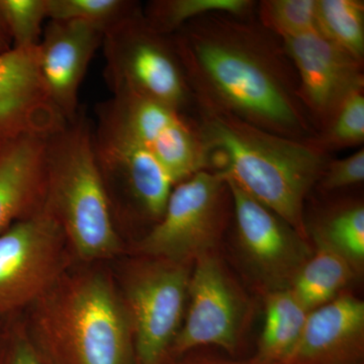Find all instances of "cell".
<instances>
[{"instance_id":"2e32d148","label":"cell","mask_w":364,"mask_h":364,"mask_svg":"<svg viewBox=\"0 0 364 364\" xmlns=\"http://www.w3.org/2000/svg\"><path fill=\"white\" fill-rule=\"evenodd\" d=\"M364 304L342 291L309 312L301 336L282 364H364Z\"/></svg>"},{"instance_id":"6da1fadb","label":"cell","mask_w":364,"mask_h":364,"mask_svg":"<svg viewBox=\"0 0 364 364\" xmlns=\"http://www.w3.org/2000/svg\"><path fill=\"white\" fill-rule=\"evenodd\" d=\"M193 100L298 141L317 132L282 43L250 16L210 14L169 36Z\"/></svg>"},{"instance_id":"4fadbf2b","label":"cell","mask_w":364,"mask_h":364,"mask_svg":"<svg viewBox=\"0 0 364 364\" xmlns=\"http://www.w3.org/2000/svg\"><path fill=\"white\" fill-rule=\"evenodd\" d=\"M224 178L231 193L237 240L246 260L272 291L287 289L312 254L308 241L238 184Z\"/></svg>"},{"instance_id":"5b68a950","label":"cell","mask_w":364,"mask_h":364,"mask_svg":"<svg viewBox=\"0 0 364 364\" xmlns=\"http://www.w3.org/2000/svg\"><path fill=\"white\" fill-rule=\"evenodd\" d=\"M102 46L112 90L134 91L182 112L193 104L169 36L152 30L142 9L105 31Z\"/></svg>"},{"instance_id":"d4e9b609","label":"cell","mask_w":364,"mask_h":364,"mask_svg":"<svg viewBox=\"0 0 364 364\" xmlns=\"http://www.w3.org/2000/svg\"><path fill=\"white\" fill-rule=\"evenodd\" d=\"M326 153L363 145L364 142V91L351 95L314 141Z\"/></svg>"},{"instance_id":"8fae6325","label":"cell","mask_w":364,"mask_h":364,"mask_svg":"<svg viewBox=\"0 0 364 364\" xmlns=\"http://www.w3.org/2000/svg\"><path fill=\"white\" fill-rule=\"evenodd\" d=\"M112 109L164 167L174 186L207 170L205 149L193 119L168 105L128 90H114Z\"/></svg>"},{"instance_id":"3957f363","label":"cell","mask_w":364,"mask_h":364,"mask_svg":"<svg viewBox=\"0 0 364 364\" xmlns=\"http://www.w3.org/2000/svg\"><path fill=\"white\" fill-rule=\"evenodd\" d=\"M44 207L83 259L107 258L119 249L114 213L93 152L92 126L82 112L46 141Z\"/></svg>"},{"instance_id":"52a82bcc","label":"cell","mask_w":364,"mask_h":364,"mask_svg":"<svg viewBox=\"0 0 364 364\" xmlns=\"http://www.w3.org/2000/svg\"><path fill=\"white\" fill-rule=\"evenodd\" d=\"M65 239L45 207L0 234V314L13 312L51 289Z\"/></svg>"},{"instance_id":"d6986e66","label":"cell","mask_w":364,"mask_h":364,"mask_svg":"<svg viewBox=\"0 0 364 364\" xmlns=\"http://www.w3.org/2000/svg\"><path fill=\"white\" fill-rule=\"evenodd\" d=\"M308 314L289 287L269 291L257 350L248 363H284L301 336Z\"/></svg>"},{"instance_id":"f546056e","label":"cell","mask_w":364,"mask_h":364,"mask_svg":"<svg viewBox=\"0 0 364 364\" xmlns=\"http://www.w3.org/2000/svg\"><path fill=\"white\" fill-rule=\"evenodd\" d=\"M11 49H13V42H11V35L0 13V54Z\"/></svg>"},{"instance_id":"603a6c76","label":"cell","mask_w":364,"mask_h":364,"mask_svg":"<svg viewBox=\"0 0 364 364\" xmlns=\"http://www.w3.org/2000/svg\"><path fill=\"white\" fill-rule=\"evenodd\" d=\"M46 6L48 20L82 21L102 33L140 9L126 0H46Z\"/></svg>"},{"instance_id":"5bb4252c","label":"cell","mask_w":364,"mask_h":364,"mask_svg":"<svg viewBox=\"0 0 364 364\" xmlns=\"http://www.w3.org/2000/svg\"><path fill=\"white\" fill-rule=\"evenodd\" d=\"M68 123L54 105L38 47L0 54V144L23 135L48 138Z\"/></svg>"},{"instance_id":"ffe728a7","label":"cell","mask_w":364,"mask_h":364,"mask_svg":"<svg viewBox=\"0 0 364 364\" xmlns=\"http://www.w3.org/2000/svg\"><path fill=\"white\" fill-rule=\"evenodd\" d=\"M256 6L252 0H154L146 4L142 14L152 30L170 36L188 21L207 14L250 16Z\"/></svg>"},{"instance_id":"e0dca14e","label":"cell","mask_w":364,"mask_h":364,"mask_svg":"<svg viewBox=\"0 0 364 364\" xmlns=\"http://www.w3.org/2000/svg\"><path fill=\"white\" fill-rule=\"evenodd\" d=\"M46 141L23 135L0 144V234L44 207Z\"/></svg>"},{"instance_id":"ba28073f","label":"cell","mask_w":364,"mask_h":364,"mask_svg":"<svg viewBox=\"0 0 364 364\" xmlns=\"http://www.w3.org/2000/svg\"><path fill=\"white\" fill-rule=\"evenodd\" d=\"M188 296L186 322L170 351L184 355L200 347L214 346L236 355L241 345L245 301L215 251L195 260Z\"/></svg>"},{"instance_id":"30bf717a","label":"cell","mask_w":364,"mask_h":364,"mask_svg":"<svg viewBox=\"0 0 364 364\" xmlns=\"http://www.w3.org/2000/svg\"><path fill=\"white\" fill-rule=\"evenodd\" d=\"M298 76V95L317 135L351 95L364 90L363 61L312 32L282 40Z\"/></svg>"},{"instance_id":"277c9868","label":"cell","mask_w":364,"mask_h":364,"mask_svg":"<svg viewBox=\"0 0 364 364\" xmlns=\"http://www.w3.org/2000/svg\"><path fill=\"white\" fill-rule=\"evenodd\" d=\"M66 289L46 309L41 331L65 344L77 364H126L130 318L107 280L92 275Z\"/></svg>"},{"instance_id":"f1b7e54d","label":"cell","mask_w":364,"mask_h":364,"mask_svg":"<svg viewBox=\"0 0 364 364\" xmlns=\"http://www.w3.org/2000/svg\"><path fill=\"white\" fill-rule=\"evenodd\" d=\"M186 364H249L248 361L233 360V359L225 358L223 356L205 352L203 354H195L189 358Z\"/></svg>"},{"instance_id":"8992f818","label":"cell","mask_w":364,"mask_h":364,"mask_svg":"<svg viewBox=\"0 0 364 364\" xmlns=\"http://www.w3.org/2000/svg\"><path fill=\"white\" fill-rule=\"evenodd\" d=\"M232 196L226 179L203 170L172 188L161 219L141 242L144 252L164 261L186 263L214 251Z\"/></svg>"},{"instance_id":"ac0fdd59","label":"cell","mask_w":364,"mask_h":364,"mask_svg":"<svg viewBox=\"0 0 364 364\" xmlns=\"http://www.w3.org/2000/svg\"><path fill=\"white\" fill-rule=\"evenodd\" d=\"M315 250L289 287L308 312L329 303L355 277V268L318 235L313 234Z\"/></svg>"},{"instance_id":"7a4b0ae2","label":"cell","mask_w":364,"mask_h":364,"mask_svg":"<svg viewBox=\"0 0 364 364\" xmlns=\"http://www.w3.org/2000/svg\"><path fill=\"white\" fill-rule=\"evenodd\" d=\"M193 104L207 170L233 181L308 241L305 200L330 160L328 153L314 141L277 135L203 102Z\"/></svg>"},{"instance_id":"9c48e42d","label":"cell","mask_w":364,"mask_h":364,"mask_svg":"<svg viewBox=\"0 0 364 364\" xmlns=\"http://www.w3.org/2000/svg\"><path fill=\"white\" fill-rule=\"evenodd\" d=\"M97 112L92 145L102 181L119 182L136 208L157 223L174 188L171 177L124 126L109 102L100 105Z\"/></svg>"},{"instance_id":"83f0119b","label":"cell","mask_w":364,"mask_h":364,"mask_svg":"<svg viewBox=\"0 0 364 364\" xmlns=\"http://www.w3.org/2000/svg\"><path fill=\"white\" fill-rule=\"evenodd\" d=\"M9 364H41V363L33 353L30 345L25 342H18L14 346Z\"/></svg>"},{"instance_id":"4316f807","label":"cell","mask_w":364,"mask_h":364,"mask_svg":"<svg viewBox=\"0 0 364 364\" xmlns=\"http://www.w3.org/2000/svg\"><path fill=\"white\" fill-rule=\"evenodd\" d=\"M364 181V150L343 159L331 160L326 165L317 186L323 191H334L363 183Z\"/></svg>"},{"instance_id":"484cf974","label":"cell","mask_w":364,"mask_h":364,"mask_svg":"<svg viewBox=\"0 0 364 364\" xmlns=\"http://www.w3.org/2000/svg\"><path fill=\"white\" fill-rule=\"evenodd\" d=\"M0 13L14 49L39 46L48 20L46 0H0Z\"/></svg>"},{"instance_id":"7402d4cb","label":"cell","mask_w":364,"mask_h":364,"mask_svg":"<svg viewBox=\"0 0 364 364\" xmlns=\"http://www.w3.org/2000/svg\"><path fill=\"white\" fill-rule=\"evenodd\" d=\"M312 234L327 242L351 263L356 272L364 260V207L356 202L332 210L314 228Z\"/></svg>"},{"instance_id":"cb8c5ba5","label":"cell","mask_w":364,"mask_h":364,"mask_svg":"<svg viewBox=\"0 0 364 364\" xmlns=\"http://www.w3.org/2000/svg\"><path fill=\"white\" fill-rule=\"evenodd\" d=\"M258 21L280 40L318 32L316 0H263Z\"/></svg>"},{"instance_id":"7c38bea8","label":"cell","mask_w":364,"mask_h":364,"mask_svg":"<svg viewBox=\"0 0 364 364\" xmlns=\"http://www.w3.org/2000/svg\"><path fill=\"white\" fill-rule=\"evenodd\" d=\"M131 284L127 310L138 364H161L181 326L191 272L184 263L162 260Z\"/></svg>"},{"instance_id":"44dd1931","label":"cell","mask_w":364,"mask_h":364,"mask_svg":"<svg viewBox=\"0 0 364 364\" xmlns=\"http://www.w3.org/2000/svg\"><path fill=\"white\" fill-rule=\"evenodd\" d=\"M318 32L363 61V0H316Z\"/></svg>"},{"instance_id":"9a60e30c","label":"cell","mask_w":364,"mask_h":364,"mask_svg":"<svg viewBox=\"0 0 364 364\" xmlns=\"http://www.w3.org/2000/svg\"><path fill=\"white\" fill-rule=\"evenodd\" d=\"M104 33L77 21L49 20L38 46L41 74L50 97L67 122L78 116L79 88Z\"/></svg>"}]
</instances>
